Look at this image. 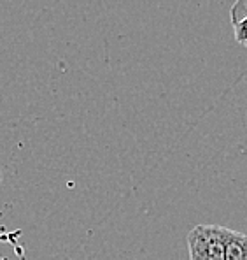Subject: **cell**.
Returning <instances> with one entry per match:
<instances>
[{
	"label": "cell",
	"instance_id": "277c9868",
	"mask_svg": "<svg viewBox=\"0 0 247 260\" xmlns=\"http://www.w3.org/2000/svg\"><path fill=\"white\" fill-rule=\"evenodd\" d=\"M0 178H2V174H0Z\"/></svg>",
	"mask_w": 247,
	"mask_h": 260
},
{
	"label": "cell",
	"instance_id": "5b68a950",
	"mask_svg": "<svg viewBox=\"0 0 247 260\" xmlns=\"http://www.w3.org/2000/svg\"><path fill=\"white\" fill-rule=\"evenodd\" d=\"M245 46H247V44H245Z\"/></svg>",
	"mask_w": 247,
	"mask_h": 260
},
{
	"label": "cell",
	"instance_id": "7a4b0ae2",
	"mask_svg": "<svg viewBox=\"0 0 247 260\" xmlns=\"http://www.w3.org/2000/svg\"><path fill=\"white\" fill-rule=\"evenodd\" d=\"M225 260H247V236L238 231L228 232Z\"/></svg>",
	"mask_w": 247,
	"mask_h": 260
},
{
	"label": "cell",
	"instance_id": "3957f363",
	"mask_svg": "<svg viewBox=\"0 0 247 260\" xmlns=\"http://www.w3.org/2000/svg\"><path fill=\"white\" fill-rule=\"evenodd\" d=\"M233 34H235V41H237L238 44H244V46L247 44V18L235 23Z\"/></svg>",
	"mask_w": 247,
	"mask_h": 260
},
{
	"label": "cell",
	"instance_id": "6da1fadb",
	"mask_svg": "<svg viewBox=\"0 0 247 260\" xmlns=\"http://www.w3.org/2000/svg\"><path fill=\"white\" fill-rule=\"evenodd\" d=\"M230 229L221 225H196L188 234L189 260H225Z\"/></svg>",
	"mask_w": 247,
	"mask_h": 260
}]
</instances>
